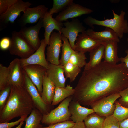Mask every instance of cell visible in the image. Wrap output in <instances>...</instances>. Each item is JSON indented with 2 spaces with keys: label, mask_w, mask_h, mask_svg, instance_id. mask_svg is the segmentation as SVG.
<instances>
[{
  "label": "cell",
  "mask_w": 128,
  "mask_h": 128,
  "mask_svg": "<svg viewBox=\"0 0 128 128\" xmlns=\"http://www.w3.org/2000/svg\"><path fill=\"white\" fill-rule=\"evenodd\" d=\"M128 87V69L124 63L113 65L102 61L94 68L84 70L74 88L72 100L90 106Z\"/></svg>",
  "instance_id": "6da1fadb"
},
{
  "label": "cell",
  "mask_w": 128,
  "mask_h": 128,
  "mask_svg": "<svg viewBox=\"0 0 128 128\" xmlns=\"http://www.w3.org/2000/svg\"><path fill=\"white\" fill-rule=\"evenodd\" d=\"M35 107L32 100L24 86H12L8 99L0 111V123L30 114Z\"/></svg>",
  "instance_id": "7a4b0ae2"
},
{
  "label": "cell",
  "mask_w": 128,
  "mask_h": 128,
  "mask_svg": "<svg viewBox=\"0 0 128 128\" xmlns=\"http://www.w3.org/2000/svg\"><path fill=\"white\" fill-rule=\"evenodd\" d=\"M112 12L113 16L112 18L100 20L90 16L85 18L84 22L92 29L94 28V25L110 28L116 33L119 38L121 39L124 34L128 33V23L127 20L124 18L126 13L122 10L120 14L118 15L113 10H112Z\"/></svg>",
  "instance_id": "3957f363"
},
{
  "label": "cell",
  "mask_w": 128,
  "mask_h": 128,
  "mask_svg": "<svg viewBox=\"0 0 128 128\" xmlns=\"http://www.w3.org/2000/svg\"><path fill=\"white\" fill-rule=\"evenodd\" d=\"M72 96L62 101L59 106L46 115L43 116L41 122L48 125L70 120L71 114L69 110Z\"/></svg>",
  "instance_id": "277c9868"
},
{
  "label": "cell",
  "mask_w": 128,
  "mask_h": 128,
  "mask_svg": "<svg viewBox=\"0 0 128 128\" xmlns=\"http://www.w3.org/2000/svg\"><path fill=\"white\" fill-rule=\"evenodd\" d=\"M11 41L9 50L11 55L25 59L36 51L19 32L12 31Z\"/></svg>",
  "instance_id": "5b68a950"
},
{
  "label": "cell",
  "mask_w": 128,
  "mask_h": 128,
  "mask_svg": "<svg viewBox=\"0 0 128 128\" xmlns=\"http://www.w3.org/2000/svg\"><path fill=\"white\" fill-rule=\"evenodd\" d=\"M120 97L119 93L113 94L99 99L90 106L100 116L112 115L116 107L115 102Z\"/></svg>",
  "instance_id": "8992f818"
},
{
  "label": "cell",
  "mask_w": 128,
  "mask_h": 128,
  "mask_svg": "<svg viewBox=\"0 0 128 128\" xmlns=\"http://www.w3.org/2000/svg\"><path fill=\"white\" fill-rule=\"evenodd\" d=\"M24 86L32 100L35 108L38 110L43 115L49 113L53 106L46 104L35 85L33 83L24 70Z\"/></svg>",
  "instance_id": "52a82bcc"
},
{
  "label": "cell",
  "mask_w": 128,
  "mask_h": 128,
  "mask_svg": "<svg viewBox=\"0 0 128 128\" xmlns=\"http://www.w3.org/2000/svg\"><path fill=\"white\" fill-rule=\"evenodd\" d=\"M62 34L58 32L51 33L47 48L46 60L51 64H59V57L62 46Z\"/></svg>",
  "instance_id": "ba28073f"
},
{
  "label": "cell",
  "mask_w": 128,
  "mask_h": 128,
  "mask_svg": "<svg viewBox=\"0 0 128 128\" xmlns=\"http://www.w3.org/2000/svg\"><path fill=\"white\" fill-rule=\"evenodd\" d=\"M32 5V3L29 2L18 0L5 13L0 15V30L4 28L9 22L14 23L18 16L20 15L21 13L24 12L27 8Z\"/></svg>",
  "instance_id": "9c48e42d"
},
{
  "label": "cell",
  "mask_w": 128,
  "mask_h": 128,
  "mask_svg": "<svg viewBox=\"0 0 128 128\" xmlns=\"http://www.w3.org/2000/svg\"><path fill=\"white\" fill-rule=\"evenodd\" d=\"M63 25L65 27L62 28L61 33L69 40L71 47L74 50L75 41L78 33L84 32L86 28L77 18L73 19L70 21H67L63 23Z\"/></svg>",
  "instance_id": "30bf717a"
},
{
  "label": "cell",
  "mask_w": 128,
  "mask_h": 128,
  "mask_svg": "<svg viewBox=\"0 0 128 128\" xmlns=\"http://www.w3.org/2000/svg\"><path fill=\"white\" fill-rule=\"evenodd\" d=\"M43 19H40L34 26L28 27L26 26L22 27L19 32L35 51L39 48L41 44L39 34L43 27Z\"/></svg>",
  "instance_id": "8fae6325"
},
{
  "label": "cell",
  "mask_w": 128,
  "mask_h": 128,
  "mask_svg": "<svg viewBox=\"0 0 128 128\" xmlns=\"http://www.w3.org/2000/svg\"><path fill=\"white\" fill-rule=\"evenodd\" d=\"M48 8L43 5H40L33 8H27L20 17L18 22L22 27L25 26L27 23L32 24L43 18Z\"/></svg>",
  "instance_id": "7c38bea8"
},
{
  "label": "cell",
  "mask_w": 128,
  "mask_h": 128,
  "mask_svg": "<svg viewBox=\"0 0 128 128\" xmlns=\"http://www.w3.org/2000/svg\"><path fill=\"white\" fill-rule=\"evenodd\" d=\"M93 12V11L89 8L73 2L64 10L59 13L55 18L57 21L62 22L67 21L69 19H73Z\"/></svg>",
  "instance_id": "4fadbf2b"
},
{
  "label": "cell",
  "mask_w": 128,
  "mask_h": 128,
  "mask_svg": "<svg viewBox=\"0 0 128 128\" xmlns=\"http://www.w3.org/2000/svg\"><path fill=\"white\" fill-rule=\"evenodd\" d=\"M24 70L35 85L40 94H41L44 78L47 69L40 65L31 64L23 68Z\"/></svg>",
  "instance_id": "5bb4252c"
},
{
  "label": "cell",
  "mask_w": 128,
  "mask_h": 128,
  "mask_svg": "<svg viewBox=\"0 0 128 128\" xmlns=\"http://www.w3.org/2000/svg\"><path fill=\"white\" fill-rule=\"evenodd\" d=\"M46 46L44 39H42L39 47L33 54L27 58L20 59L22 67L30 65L37 64L47 69L49 62L46 58L45 53Z\"/></svg>",
  "instance_id": "9a60e30c"
},
{
  "label": "cell",
  "mask_w": 128,
  "mask_h": 128,
  "mask_svg": "<svg viewBox=\"0 0 128 128\" xmlns=\"http://www.w3.org/2000/svg\"><path fill=\"white\" fill-rule=\"evenodd\" d=\"M8 67L9 74L8 85L23 86L24 70L21 65L20 59L17 58L14 59Z\"/></svg>",
  "instance_id": "2e32d148"
},
{
  "label": "cell",
  "mask_w": 128,
  "mask_h": 128,
  "mask_svg": "<svg viewBox=\"0 0 128 128\" xmlns=\"http://www.w3.org/2000/svg\"><path fill=\"white\" fill-rule=\"evenodd\" d=\"M103 42L88 35L85 31L78 35L76 40L74 50L84 53L90 52Z\"/></svg>",
  "instance_id": "e0dca14e"
},
{
  "label": "cell",
  "mask_w": 128,
  "mask_h": 128,
  "mask_svg": "<svg viewBox=\"0 0 128 128\" xmlns=\"http://www.w3.org/2000/svg\"><path fill=\"white\" fill-rule=\"evenodd\" d=\"M63 66L56 65L49 62L46 74L48 77L53 83L55 87H65L66 78L64 75Z\"/></svg>",
  "instance_id": "ac0fdd59"
},
{
  "label": "cell",
  "mask_w": 128,
  "mask_h": 128,
  "mask_svg": "<svg viewBox=\"0 0 128 128\" xmlns=\"http://www.w3.org/2000/svg\"><path fill=\"white\" fill-rule=\"evenodd\" d=\"M69 110L71 115L70 120L74 123L83 122L88 115L94 112L93 108L82 106L79 103L73 100L69 103Z\"/></svg>",
  "instance_id": "d6986e66"
},
{
  "label": "cell",
  "mask_w": 128,
  "mask_h": 128,
  "mask_svg": "<svg viewBox=\"0 0 128 128\" xmlns=\"http://www.w3.org/2000/svg\"><path fill=\"white\" fill-rule=\"evenodd\" d=\"M53 15L47 12L43 19V27L44 29V39L46 45L49 43L51 33L55 30L61 33L63 23L59 22L52 17Z\"/></svg>",
  "instance_id": "ffe728a7"
},
{
  "label": "cell",
  "mask_w": 128,
  "mask_h": 128,
  "mask_svg": "<svg viewBox=\"0 0 128 128\" xmlns=\"http://www.w3.org/2000/svg\"><path fill=\"white\" fill-rule=\"evenodd\" d=\"M118 42L113 40L103 42L104 46V61L111 65H115L120 61L118 55Z\"/></svg>",
  "instance_id": "44dd1931"
},
{
  "label": "cell",
  "mask_w": 128,
  "mask_h": 128,
  "mask_svg": "<svg viewBox=\"0 0 128 128\" xmlns=\"http://www.w3.org/2000/svg\"><path fill=\"white\" fill-rule=\"evenodd\" d=\"M86 33L88 35L96 40L102 42L113 40L119 42L120 40L116 33L112 30L107 27L102 31L96 32L92 29L86 30Z\"/></svg>",
  "instance_id": "7402d4cb"
},
{
  "label": "cell",
  "mask_w": 128,
  "mask_h": 128,
  "mask_svg": "<svg viewBox=\"0 0 128 128\" xmlns=\"http://www.w3.org/2000/svg\"><path fill=\"white\" fill-rule=\"evenodd\" d=\"M55 88L54 84L48 77L46 73L43 80L41 96L44 102L48 105H51Z\"/></svg>",
  "instance_id": "603a6c76"
},
{
  "label": "cell",
  "mask_w": 128,
  "mask_h": 128,
  "mask_svg": "<svg viewBox=\"0 0 128 128\" xmlns=\"http://www.w3.org/2000/svg\"><path fill=\"white\" fill-rule=\"evenodd\" d=\"M104 46L102 44L89 52V60L86 63L84 70H87L94 68L101 62L104 57Z\"/></svg>",
  "instance_id": "cb8c5ba5"
},
{
  "label": "cell",
  "mask_w": 128,
  "mask_h": 128,
  "mask_svg": "<svg viewBox=\"0 0 128 128\" xmlns=\"http://www.w3.org/2000/svg\"><path fill=\"white\" fill-rule=\"evenodd\" d=\"M74 92V89L69 85H67L65 87H56L52 105H57L66 98L72 96Z\"/></svg>",
  "instance_id": "d4e9b609"
},
{
  "label": "cell",
  "mask_w": 128,
  "mask_h": 128,
  "mask_svg": "<svg viewBox=\"0 0 128 128\" xmlns=\"http://www.w3.org/2000/svg\"><path fill=\"white\" fill-rule=\"evenodd\" d=\"M43 115L37 109L35 108L29 116L25 119V125L23 128H40L42 127L40 123Z\"/></svg>",
  "instance_id": "484cf974"
},
{
  "label": "cell",
  "mask_w": 128,
  "mask_h": 128,
  "mask_svg": "<svg viewBox=\"0 0 128 128\" xmlns=\"http://www.w3.org/2000/svg\"><path fill=\"white\" fill-rule=\"evenodd\" d=\"M105 118L94 112L88 115L83 122L86 128H103Z\"/></svg>",
  "instance_id": "4316f807"
},
{
  "label": "cell",
  "mask_w": 128,
  "mask_h": 128,
  "mask_svg": "<svg viewBox=\"0 0 128 128\" xmlns=\"http://www.w3.org/2000/svg\"><path fill=\"white\" fill-rule=\"evenodd\" d=\"M62 39L63 43L61 57L59 60V64L64 66L69 61L74 50L71 47L68 39L62 34Z\"/></svg>",
  "instance_id": "83f0119b"
},
{
  "label": "cell",
  "mask_w": 128,
  "mask_h": 128,
  "mask_svg": "<svg viewBox=\"0 0 128 128\" xmlns=\"http://www.w3.org/2000/svg\"><path fill=\"white\" fill-rule=\"evenodd\" d=\"M63 66L64 73L71 82L74 81L81 70V68L68 61Z\"/></svg>",
  "instance_id": "f1b7e54d"
},
{
  "label": "cell",
  "mask_w": 128,
  "mask_h": 128,
  "mask_svg": "<svg viewBox=\"0 0 128 128\" xmlns=\"http://www.w3.org/2000/svg\"><path fill=\"white\" fill-rule=\"evenodd\" d=\"M73 2V0H54L52 7L48 12L52 15L60 13Z\"/></svg>",
  "instance_id": "f546056e"
},
{
  "label": "cell",
  "mask_w": 128,
  "mask_h": 128,
  "mask_svg": "<svg viewBox=\"0 0 128 128\" xmlns=\"http://www.w3.org/2000/svg\"><path fill=\"white\" fill-rule=\"evenodd\" d=\"M86 59L85 53L74 50L69 61L81 68L85 66Z\"/></svg>",
  "instance_id": "4dcf8cb0"
},
{
  "label": "cell",
  "mask_w": 128,
  "mask_h": 128,
  "mask_svg": "<svg viewBox=\"0 0 128 128\" xmlns=\"http://www.w3.org/2000/svg\"><path fill=\"white\" fill-rule=\"evenodd\" d=\"M116 107L112 115L119 121H120L128 118V108L120 105L117 101L115 102Z\"/></svg>",
  "instance_id": "1f68e13d"
},
{
  "label": "cell",
  "mask_w": 128,
  "mask_h": 128,
  "mask_svg": "<svg viewBox=\"0 0 128 128\" xmlns=\"http://www.w3.org/2000/svg\"><path fill=\"white\" fill-rule=\"evenodd\" d=\"M9 71L8 67L0 64V90L8 85Z\"/></svg>",
  "instance_id": "d6a6232c"
},
{
  "label": "cell",
  "mask_w": 128,
  "mask_h": 128,
  "mask_svg": "<svg viewBox=\"0 0 128 128\" xmlns=\"http://www.w3.org/2000/svg\"><path fill=\"white\" fill-rule=\"evenodd\" d=\"M12 85H8L0 91V111L5 106L10 93Z\"/></svg>",
  "instance_id": "836d02e7"
},
{
  "label": "cell",
  "mask_w": 128,
  "mask_h": 128,
  "mask_svg": "<svg viewBox=\"0 0 128 128\" xmlns=\"http://www.w3.org/2000/svg\"><path fill=\"white\" fill-rule=\"evenodd\" d=\"M103 128H120L119 121L113 115L105 117Z\"/></svg>",
  "instance_id": "e575fe53"
},
{
  "label": "cell",
  "mask_w": 128,
  "mask_h": 128,
  "mask_svg": "<svg viewBox=\"0 0 128 128\" xmlns=\"http://www.w3.org/2000/svg\"><path fill=\"white\" fill-rule=\"evenodd\" d=\"M119 93L120 97L116 101L122 106L128 108V87Z\"/></svg>",
  "instance_id": "d590c367"
},
{
  "label": "cell",
  "mask_w": 128,
  "mask_h": 128,
  "mask_svg": "<svg viewBox=\"0 0 128 128\" xmlns=\"http://www.w3.org/2000/svg\"><path fill=\"white\" fill-rule=\"evenodd\" d=\"M18 0H0V15L5 13Z\"/></svg>",
  "instance_id": "8d00e7d4"
},
{
  "label": "cell",
  "mask_w": 128,
  "mask_h": 128,
  "mask_svg": "<svg viewBox=\"0 0 128 128\" xmlns=\"http://www.w3.org/2000/svg\"><path fill=\"white\" fill-rule=\"evenodd\" d=\"M74 123L71 120H68L49 125L48 126L40 128H69L73 126Z\"/></svg>",
  "instance_id": "74e56055"
},
{
  "label": "cell",
  "mask_w": 128,
  "mask_h": 128,
  "mask_svg": "<svg viewBox=\"0 0 128 128\" xmlns=\"http://www.w3.org/2000/svg\"><path fill=\"white\" fill-rule=\"evenodd\" d=\"M28 115H23L20 117L18 120L13 122L9 123L6 122L0 123V128H11L16 125H18L22 121H24Z\"/></svg>",
  "instance_id": "f35d334b"
},
{
  "label": "cell",
  "mask_w": 128,
  "mask_h": 128,
  "mask_svg": "<svg viewBox=\"0 0 128 128\" xmlns=\"http://www.w3.org/2000/svg\"><path fill=\"white\" fill-rule=\"evenodd\" d=\"M11 39L7 37H4L0 40V48L2 50H5L9 49L11 44Z\"/></svg>",
  "instance_id": "ab89813d"
},
{
  "label": "cell",
  "mask_w": 128,
  "mask_h": 128,
  "mask_svg": "<svg viewBox=\"0 0 128 128\" xmlns=\"http://www.w3.org/2000/svg\"><path fill=\"white\" fill-rule=\"evenodd\" d=\"M125 52L127 54L124 57L120 58V61L122 63H124L128 69V49L125 51Z\"/></svg>",
  "instance_id": "60d3db41"
},
{
  "label": "cell",
  "mask_w": 128,
  "mask_h": 128,
  "mask_svg": "<svg viewBox=\"0 0 128 128\" xmlns=\"http://www.w3.org/2000/svg\"><path fill=\"white\" fill-rule=\"evenodd\" d=\"M120 128H128V118L119 121Z\"/></svg>",
  "instance_id": "b9f144b4"
},
{
  "label": "cell",
  "mask_w": 128,
  "mask_h": 128,
  "mask_svg": "<svg viewBox=\"0 0 128 128\" xmlns=\"http://www.w3.org/2000/svg\"><path fill=\"white\" fill-rule=\"evenodd\" d=\"M69 128H86L83 121L76 122L73 126Z\"/></svg>",
  "instance_id": "7bdbcfd3"
},
{
  "label": "cell",
  "mask_w": 128,
  "mask_h": 128,
  "mask_svg": "<svg viewBox=\"0 0 128 128\" xmlns=\"http://www.w3.org/2000/svg\"><path fill=\"white\" fill-rule=\"evenodd\" d=\"M24 121L21 122L17 126L14 128H21L22 126L24 123Z\"/></svg>",
  "instance_id": "ee69618b"
},
{
  "label": "cell",
  "mask_w": 128,
  "mask_h": 128,
  "mask_svg": "<svg viewBox=\"0 0 128 128\" xmlns=\"http://www.w3.org/2000/svg\"><path fill=\"white\" fill-rule=\"evenodd\" d=\"M127 42L128 43V37L127 39Z\"/></svg>",
  "instance_id": "f6af8a7d"
}]
</instances>
